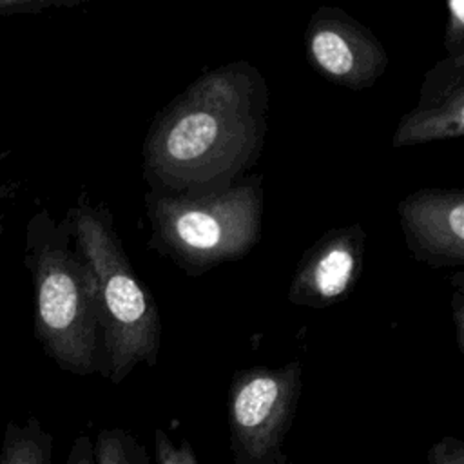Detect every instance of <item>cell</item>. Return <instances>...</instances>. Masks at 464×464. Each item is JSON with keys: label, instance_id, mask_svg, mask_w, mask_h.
Listing matches in <instances>:
<instances>
[{"label": "cell", "instance_id": "17", "mask_svg": "<svg viewBox=\"0 0 464 464\" xmlns=\"http://www.w3.org/2000/svg\"><path fill=\"white\" fill-rule=\"evenodd\" d=\"M65 464H94L92 459V439L89 435H78L72 440Z\"/></svg>", "mask_w": 464, "mask_h": 464}, {"label": "cell", "instance_id": "13", "mask_svg": "<svg viewBox=\"0 0 464 464\" xmlns=\"http://www.w3.org/2000/svg\"><path fill=\"white\" fill-rule=\"evenodd\" d=\"M448 18L444 25V49L448 58L464 62V2L448 0L446 2Z\"/></svg>", "mask_w": 464, "mask_h": 464}, {"label": "cell", "instance_id": "19", "mask_svg": "<svg viewBox=\"0 0 464 464\" xmlns=\"http://www.w3.org/2000/svg\"><path fill=\"white\" fill-rule=\"evenodd\" d=\"M286 464H294V462H292V460H288V462H286Z\"/></svg>", "mask_w": 464, "mask_h": 464}, {"label": "cell", "instance_id": "16", "mask_svg": "<svg viewBox=\"0 0 464 464\" xmlns=\"http://www.w3.org/2000/svg\"><path fill=\"white\" fill-rule=\"evenodd\" d=\"M464 274L459 272L453 277L455 283V290L450 301V308H451V319H453V326H455V341L459 346V352H464Z\"/></svg>", "mask_w": 464, "mask_h": 464}, {"label": "cell", "instance_id": "5", "mask_svg": "<svg viewBox=\"0 0 464 464\" xmlns=\"http://www.w3.org/2000/svg\"><path fill=\"white\" fill-rule=\"evenodd\" d=\"M303 390V362L250 366L234 373L227 393L232 464H286L285 440Z\"/></svg>", "mask_w": 464, "mask_h": 464}, {"label": "cell", "instance_id": "11", "mask_svg": "<svg viewBox=\"0 0 464 464\" xmlns=\"http://www.w3.org/2000/svg\"><path fill=\"white\" fill-rule=\"evenodd\" d=\"M94 464H154L145 446L123 428H103L92 440Z\"/></svg>", "mask_w": 464, "mask_h": 464}, {"label": "cell", "instance_id": "1", "mask_svg": "<svg viewBox=\"0 0 464 464\" xmlns=\"http://www.w3.org/2000/svg\"><path fill=\"white\" fill-rule=\"evenodd\" d=\"M268 116L263 72L246 60L199 74L149 125L141 174L150 192L201 198L236 185L257 163Z\"/></svg>", "mask_w": 464, "mask_h": 464}, {"label": "cell", "instance_id": "18", "mask_svg": "<svg viewBox=\"0 0 464 464\" xmlns=\"http://www.w3.org/2000/svg\"><path fill=\"white\" fill-rule=\"evenodd\" d=\"M18 187H20V183H16V181L0 183V245H2V236H4V208L14 198Z\"/></svg>", "mask_w": 464, "mask_h": 464}, {"label": "cell", "instance_id": "9", "mask_svg": "<svg viewBox=\"0 0 464 464\" xmlns=\"http://www.w3.org/2000/svg\"><path fill=\"white\" fill-rule=\"evenodd\" d=\"M464 134V62L444 56L424 72L417 103L401 116L392 145L411 147Z\"/></svg>", "mask_w": 464, "mask_h": 464}, {"label": "cell", "instance_id": "8", "mask_svg": "<svg viewBox=\"0 0 464 464\" xmlns=\"http://www.w3.org/2000/svg\"><path fill=\"white\" fill-rule=\"evenodd\" d=\"M406 246L431 268L464 265V190L419 188L397 205Z\"/></svg>", "mask_w": 464, "mask_h": 464}, {"label": "cell", "instance_id": "3", "mask_svg": "<svg viewBox=\"0 0 464 464\" xmlns=\"http://www.w3.org/2000/svg\"><path fill=\"white\" fill-rule=\"evenodd\" d=\"M74 246L89 263L100 303L105 377L120 384L136 366H156L161 350V315L138 279L114 227L112 212L82 194L65 214Z\"/></svg>", "mask_w": 464, "mask_h": 464}, {"label": "cell", "instance_id": "10", "mask_svg": "<svg viewBox=\"0 0 464 464\" xmlns=\"http://www.w3.org/2000/svg\"><path fill=\"white\" fill-rule=\"evenodd\" d=\"M0 464H53V435L36 417L9 420L2 437Z\"/></svg>", "mask_w": 464, "mask_h": 464}, {"label": "cell", "instance_id": "4", "mask_svg": "<svg viewBox=\"0 0 464 464\" xmlns=\"http://www.w3.org/2000/svg\"><path fill=\"white\" fill-rule=\"evenodd\" d=\"M263 208V176H245L230 188L201 198L147 190V246L198 277L245 257L259 243Z\"/></svg>", "mask_w": 464, "mask_h": 464}, {"label": "cell", "instance_id": "15", "mask_svg": "<svg viewBox=\"0 0 464 464\" xmlns=\"http://www.w3.org/2000/svg\"><path fill=\"white\" fill-rule=\"evenodd\" d=\"M80 0H0V16L38 14L51 7L76 5Z\"/></svg>", "mask_w": 464, "mask_h": 464}, {"label": "cell", "instance_id": "12", "mask_svg": "<svg viewBox=\"0 0 464 464\" xmlns=\"http://www.w3.org/2000/svg\"><path fill=\"white\" fill-rule=\"evenodd\" d=\"M154 464H199V459L188 439L174 440L165 430L154 428L152 431Z\"/></svg>", "mask_w": 464, "mask_h": 464}, {"label": "cell", "instance_id": "6", "mask_svg": "<svg viewBox=\"0 0 464 464\" xmlns=\"http://www.w3.org/2000/svg\"><path fill=\"white\" fill-rule=\"evenodd\" d=\"M304 53L321 76L350 91L370 89L388 65L381 40L350 13L332 5H323L310 16Z\"/></svg>", "mask_w": 464, "mask_h": 464}, {"label": "cell", "instance_id": "14", "mask_svg": "<svg viewBox=\"0 0 464 464\" xmlns=\"http://www.w3.org/2000/svg\"><path fill=\"white\" fill-rule=\"evenodd\" d=\"M428 464H464V442L446 435L433 442L426 453Z\"/></svg>", "mask_w": 464, "mask_h": 464}, {"label": "cell", "instance_id": "7", "mask_svg": "<svg viewBox=\"0 0 464 464\" xmlns=\"http://www.w3.org/2000/svg\"><path fill=\"white\" fill-rule=\"evenodd\" d=\"M364 252L366 232L359 223L326 230L299 257L288 301L315 310L339 303L359 281Z\"/></svg>", "mask_w": 464, "mask_h": 464}, {"label": "cell", "instance_id": "2", "mask_svg": "<svg viewBox=\"0 0 464 464\" xmlns=\"http://www.w3.org/2000/svg\"><path fill=\"white\" fill-rule=\"evenodd\" d=\"M24 265L34 294L33 330L45 355L72 375L105 377L98 285L67 216L58 221L40 208L29 218Z\"/></svg>", "mask_w": 464, "mask_h": 464}]
</instances>
